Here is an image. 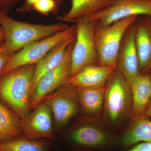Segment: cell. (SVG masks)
Masks as SVG:
<instances>
[{"label": "cell", "mask_w": 151, "mask_h": 151, "mask_svg": "<svg viewBox=\"0 0 151 151\" xmlns=\"http://www.w3.org/2000/svg\"><path fill=\"white\" fill-rule=\"evenodd\" d=\"M9 9H0V25L4 33V47L11 56L29 45L69 27L62 23L44 25L19 21L9 16Z\"/></svg>", "instance_id": "6da1fadb"}, {"label": "cell", "mask_w": 151, "mask_h": 151, "mask_svg": "<svg viewBox=\"0 0 151 151\" xmlns=\"http://www.w3.org/2000/svg\"><path fill=\"white\" fill-rule=\"evenodd\" d=\"M35 65L0 76V99L23 122L29 115Z\"/></svg>", "instance_id": "7a4b0ae2"}, {"label": "cell", "mask_w": 151, "mask_h": 151, "mask_svg": "<svg viewBox=\"0 0 151 151\" xmlns=\"http://www.w3.org/2000/svg\"><path fill=\"white\" fill-rule=\"evenodd\" d=\"M138 17L126 18L108 25L97 23L94 32L97 65L117 69V57L126 32Z\"/></svg>", "instance_id": "3957f363"}, {"label": "cell", "mask_w": 151, "mask_h": 151, "mask_svg": "<svg viewBox=\"0 0 151 151\" xmlns=\"http://www.w3.org/2000/svg\"><path fill=\"white\" fill-rule=\"evenodd\" d=\"M76 31L75 24L29 45L10 58L1 70L0 76L22 66L36 64L58 44L75 36Z\"/></svg>", "instance_id": "277c9868"}, {"label": "cell", "mask_w": 151, "mask_h": 151, "mask_svg": "<svg viewBox=\"0 0 151 151\" xmlns=\"http://www.w3.org/2000/svg\"><path fill=\"white\" fill-rule=\"evenodd\" d=\"M132 95L130 84L116 69L109 77L105 86L103 109L111 123L120 122L130 116Z\"/></svg>", "instance_id": "5b68a950"}, {"label": "cell", "mask_w": 151, "mask_h": 151, "mask_svg": "<svg viewBox=\"0 0 151 151\" xmlns=\"http://www.w3.org/2000/svg\"><path fill=\"white\" fill-rule=\"evenodd\" d=\"M97 22L85 20L76 23V36L71 55L70 77L91 65L97 64L94 32Z\"/></svg>", "instance_id": "8992f818"}, {"label": "cell", "mask_w": 151, "mask_h": 151, "mask_svg": "<svg viewBox=\"0 0 151 151\" xmlns=\"http://www.w3.org/2000/svg\"><path fill=\"white\" fill-rule=\"evenodd\" d=\"M75 40L68 47L61 63L38 81L31 96L30 109L37 107L47 96L67 83L70 76L71 52Z\"/></svg>", "instance_id": "52a82bcc"}, {"label": "cell", "mask_w": 151, "mask_h": 151, "mask_svg": "<svg viewBox=\"0 0 151 151\" xmlns=\"http://www.w3.org/2000/svg\"><path fill=\"white\" fill-rule=\"evenodd\" d=\"M43 101L50 108L59 127L67 124L80 108L77 88L68 83L47 96Z\"/></svg>", "instance_id": "ba28073f"}, {"label": "cell", "mask_w": 151, "mask_h": 151, "mask_svg": "<svg viewBox=\"0 0 151 151\" xmlns=\"http://www.w3.org/2000/svg\"><path fill=\"white\" fill-rule=\"evenodd\" d=\"M140 15L151 17V0H115L108 8L83 21H96L99 24L108 25Z\"/></svg>", "instance_id": "9c48e42d"}, {"label": "cell", "mask_w": 151, "mask_h": 151, "mask_svg": "<svg viewBox=\"0 0 151 151\" xmlns=\"http://www.w3.org/2000/svg\"><path fill=\"white\" fill-rule=\"evenodd\" d=\"M67 139L72 145L87 149L108 150L119 144V138L95 124L78 127L70 132Z\"/></svg>", "instance_id": "30bf717a"}, {"label": "cell", "mask_w": 151, "mask_h": 151, "mask_svg": "<svg viewBox=\"0 0 151 151\" xmlns=\"http://www.w3.org/2000/svg\"><path fill=\"white\" fill-rule=\"evenodd\" d=\"M134 23L128 29L123 37L116 62V69L129 84L134 78L140 74L135 44L136 24Z\"/></svg>", "instance_id": "8fae6325"}, {"label": "cell", "mask_w": 151, "mask_h": 151, "mask_svg": "<svg viewBox=\"0 0 151 151\" xmlns=\"http://www.w3.org/2000/svg\"><path fill=\"white\" fill-rule=\"evenodd\" d=\"M36 108L31 115L22 122L23 134L31 139H54L50 108L44 103Z\"/></svg>", "instance_id": "7c38bea8"}, {"label": "cell", "mask_w": 151, "mask_h": 151, "mask_svg": "<svg viewBox=\"0 0 151 151\" xmlns=\"http://www.w3.org/2000/svg\"><path fill=\"white\" fill-rule=\"evenodd\" d=\"M116 70L110 66L97 64L88 65L69 77L67 83L77 88L105 87L111 74Z\"/></svg>", "instance_id": "4fadbf2b"}, {"label": "cell", "mask_w": 151, "mask_h": 151, "mask_svg": "<svg viewBox=\"0 0 151 151\" xmlns=\"http://www.w3.org/2000/svg\"><path fill=\"white\" fill-rule=\"evenodd\" d=\"M115 0H70V7L64 15L56 19L64 22L76 23L102 12Z\"/></svg>", "instance_id": "5bb4252c"}, {"label": "cell", "mask_w": 151, "mask_h": 151, "mask_svg": "<svg viewBox=\"0 0 151 151\" xmlns=\"http://www.w3.org/2000/svg\"><path fill=\"white\" fill-rule=\"evenodd\" d=\"M132 106L130 117L136 119L145 116L151 100V78L148 73L140 74L130 83Z\"/></svg>", "instance_id": "9a60e30c"}, {"label": "cell", "mask_w": 151, "mask_h": 151, "mask_svg": "<svg viewBox=\"0 0 151 151\" xmlns=\"http://www.w3.org/2000/svg\"><path fill=\"white\" fill-rule=\"evenodd\" d=\"M135 44L140 74L151 70V22L144 20L136 25Z\"/></svg>", "instance_id": "2e32d148"}, {"label": "cell", "mask_w": 151, "mask_h": 151, "mask_svg": "<svg viewBox=\"0 0 151 151\" xmlns=\"http://www.w3.org/2000/svg\"><path fill=\"white\" fill-rule=\"evenodd\" d=\"M143 142H151V120L145 116L132 119L129 128L119 138V144L127 150Z\"/></svg>", "instance_id": "e0dca14e"}, {"label": "cell", "mask_w": 151, "mask_h": 151, "mask_svg": "<svg viewBox=\"0 0 151 151\" xmlns=\"http://www.w3.org/2000/svg\"><path fill=\"white\" fill-rule=\"evenodd\" d=\"M105 86L77 88L78 101L82 112L90 118H99L103 109Z\"/></svg>", "instance_id": "ac0fdd59"}, {"label": "cell", "mask_w": 151, "mask_h": 151, "mask_svg": "<svg viewBox=\"0 0 151 151\" xmlns=\"http://www.w3.org/2000/svg\"><path fill=\"white\" fill-rule=\"evenodd\" d=\"M76 36L58 44L36 64L32 94L38 81L42 76L54 69L61 63L65 56L68 47L75 40Z\"/></svg>", "instance_id": "d6986e66"}, {"label": "cell", "mask_w": 151, "mask_h": 151, "mask_svg": "<svg viewBox=\"0 0 151 151\" xmlns=\"http://www.w3.org/2000/svg\"><path fill=\"white\" fill-rule=\"evenodd\" d=\"M22 134V122L0 101V143L11 140Z\"/></svg>", "instance_id": "ffe728a7"}, {"label": "cell", "mask_w": 151, "mask_h": 151, "mask_svg": "<svg viewBox=\"0 0 151 151\" xmlns=\"http://www.w3.org/2000/svg\"><path fill=\"white\" fill-rule=\"evenodd\" d=\"M31 139L20 136L0 143V151H48L50 143L45 139Z\"/></svg>", "instance_id": "44dd1931"}, {"label": "cell", "mask_w": 151, "mask_h": 151, "mask_svg": "<svg viewBox=\"0 0 151 151\" xmlns=\"http://www.w3.org/2000/svg\"><path fill=\"white\" fill-rule=\"evenodd\" d=\"M61 2L62 0H39L33 6L32 11L45 16L56 14Z\"/></svg>", "instance_id": "7402d4cb"}, {"label": "cell", "mask_w": 151, "mask_h": 151, "mask_svg": "<svg viewBox=\"0 0 151 151\" xmlns=\"http://www.w3.org/2000/svg\"><path fill=\"white\" fill-rule=\"evenodd\" d=\"M4 42L0 43V72L11 57L5 50Z\"/></svg>", "instance_id": "603a6c76"}, {"label": "cell", "mask_w": 151, "mask_h": 151, "mask_svg": "<svg viewBox=\"0 0 151 151\" xmlns=\"http://www.w3.org/2000/svg\"><path fill=\"white\" fill-rule=\"evenodd\" d=\"M125 151H151V142L139 143Z\"/></svg>", "instance_id": "cb8c5ba5"}, {"label": "cell", "mask_w": 151, "mask_h": 151, "mask_svg": "<svg viewBox=\"0 0 151 151\" xmlns=\"http://www.w3.org/2000/svg\"><path fill=\"white\" fill-rule=\"evenodd\" d=\"M39 0H24L21 7L18 9L19 12L22 13L26 12L32 11L34 5Z\"/></svg>", "instance_id": "d4e9b609"}, {"label": "cell", "mask_w": 151, "mask_h": 151, "mask_svg": "<svg viewBox=\"0 0 151 151\" xmlns=\"http://www.w3.org/2000/svg\"><path fill=\"white\" fill-rule=\"evenodd\" d=\"M21 0H0V9H10L11 7L18 4Z\"/></svg>", "instance_id": "484cf974"}, {"label": "cell", "mask_w": 151, "mask_h": 151, "mask_svg": "<svg viewBox=\"0 0 151 151\" xmlns=\"http://www.w3.org/2000/svg\"><path fill=\"white\" fill-rule=\"evenodd\" d=\"M145 116L148 118H151V100L146 110Z\"/></svg>", "instance_id": "4316f807"}, {"label": "cell", "mask_w": 151, "mask_h": 151, "mask_svg": "<svg viewBox=\"0 0 151 151\" xmlns=\"http://www.w3.org/2000/svg\"><path fill=\"white\" fill-rule=\"evenodd\" d=\"M5 40V35L2 28L0 25V43L4 42Z\"/></svg>", "instance_id": "83f0119b"}, {"label": "cell", "mask_w": 151, "mask_h": 151, "mask_svg": "<svg viewBox=\"0 0 151 151\" xmlns=\"http://www.w3.org/2000/svg\"><path fill=\"white\" fill-rule=\"evenodd\" d=\"M69 151H98L89 150H73Z\"/></svg>", "instance_id": "f1b7e54d"}, {"label": "cell", "mask_w": 151, "mask_h": 151, "mask_svg": "<svg viewBox=\"0 0 151 151\" xmlns=\"http://www.w3.org/2000/svg\"><path fill=\"white\" fill-rule=\"evenodd\" d=\"M149 75L150 76V78H151V70H150V72H149Z\"/></svg>", "instance_id": "f546056e"}, {"label": "cell", "mask_w": 151, "mask_h": 151, "mask_svg": "<svg viewBox=\"0 0 151 151\" xmlns=\"http://www.w3.org/2000/svg\"><path fill=\"white\" fill-rule=\"evenodd\" d=\"M150 18H151V17H150Z\"/></svg>", "instance_id": "4dcf8cb0"}]
</instances>
